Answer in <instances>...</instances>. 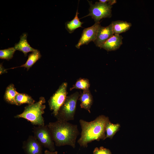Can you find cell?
<instances>
[{"label":"cell","instance_id":"cell-22","mask_svg":"<svg viewBox=\"0 0 154 154\" xmlns=\"http://www.w3.org/2000/svg\"><path fill=\"white\" fill-rule=\"evenodd\" d=\"M93 154H112V153L109 149L101 146L99 148H95L93 151Z\"/></svg>","mask_w":154,"mask_h":154},{"label":"cell","instance_id":"cell-17","mask_svg":"<svg viewBox=\"0 0 154 154\" xmlns=\"http://www.w3.org/2000/svg\"><path fill=\"white\" fill-rule=\"evenodd\" d=\"M41 56V55L40 51L37 49L29 54L28 59L25 64L19 67H24L26 68L28 70L40 58Z\"/></svg>","mask_w":154,"mask_h":154},{"label":"cell","instance_id":"cell-7","mask_svg":"<svg viewBox=\"0 0 154 154\" xmlns=\"http://www.w3.org/2000/svg\"><path fill=\"white\" fill-rule=\"evenodd\" d=\"M67 84L66 82H63L48 101L49 108L55 117L67 97Z\"/></svg>","mask_w":154,"mask_h":154},{"label":"cell","instance_id":"cell-25","mask_svg":"<svg viewBox=\"0 0 154 154\" xmlns=\"http://www.w3.org/2000/svg\"><path fill=\"white\" fill-rule=\"evenodd\" d=\"M44 154H58V152L57 151H51L46 150L45 151Z\"/></svg>","mask_w":154,"mask_h":154},{"label":"cell","instance_id":"cell-18","mask_svg":"<svg viewBox=\"0 0 154 154\" xmlns=\"http://www.w3.org/2000/svg\"><path fill=\"white\" fill-rule=\"evenodd\" d=\"M120 127L119 123L114 124L109 120L106 125V137L107 138L112 139L116 132L119 130Z\"/></svg>","mask_w":154,"mask_h":154},{"label":"cell","instance_id":"cell-23","mask_svg":"<svg viewBox=\"0 0 154 154\" xmlns=\"http://www.w3.org/2000/svg\"><path fill=\"white\" fill-rule=\"evenodd\" d=\"M99 2L101 3H108L112 5L116 3L117 1L116 0H99Z\"/></svg>","mask_w":154,"mask_h":154},{"label":"cell","instance_id":"cell-24","mask_svg":"<svg viewBox=\"0 0 154 154\" xmlns=\"http://www.w3.org/2000/svg\"><path fill=\"white\" fill-rule=\"evenodd\" d=\"M7 70L5 69L3 66L2 63H1L0 64V74H2L3 73H7Z\"/></svg>","mask_w":154,"mask_h":154},{"label":"cell","instance_id":"cell-20","mask_svg":"<svg viewBox=\"0 0 154 154\" xmlns=\"http://www.w3.org/2000/svg\"><path fill=\"white\" fill-rule=\"evenodd\" d=\"M90 86L88 79L85 78H80L76 82L75 84L70 89V91L74 89H81L83 90H89Z\"/></svg>","mask_w":154,"mask_h":154},{"label":"cell","instance_id":"cell-16","mask_svg":"<svg viewBox=\"0 0 154 154\" xmlns=\"http://www.w3.org/2000/svg\"><path fill=\"white\" fill-rule=\"evenodd\" d=\"M78 9L74 19L70 21L66 22L65 24V28L70 33H72L76 29L82 27L83 22L80 21L78 17Z\"/></svg>","mask_w":154,"mask_h":154},{"label":"cell","instance_id":"cell-5","mask_svg":"<svg viewBox=\"0 0 154 154\" xmlns=\"http://www.w3.org/2000/svg\"><path fill=\"white\" fill-rule=\"evenodd\" d=\"M88 1L90 5L89 13L84 17L91 16L94 19L95 23L100 22L103 18L112 17V5L99 2H96L93 4L92 1Z\"/></svg>","mask_w":154,"mask_h":154},{"label":"cell","instance_id":"cell-15","mask_svg":"<svg viewBox=\"0 0 154 154\" xmlns=\"http://www.w3.org/2000/svg\"><path fill=\"white\" fill-rule=\"evenodd\" d=\"M18 93L14 84H10L6 88L4 99L6 102L9 104L17 105L15 97Z\"/></svg>","mask_w":154,"mask_h":154},{"label":"cell","instance_id":"cell-3","mask_svg":"<svg viewBox=\"0 0 154 154\" xmlns=\"http://www.w3.org/2000/svg\"><path fill=\"white\" fill-rule=\"evenodd\" d=\"M45 98H39V100L34 103L26 106L22 113L15 116V118H23L29 121L33 125L41 126L45 125L42 116L46 106Z\"/></svg>","mask_w":154,"mask_h":154},{"label":"cell","instance_id":"cell-12","mask_svg":"<svg viewBox=\"0 0 154 154\" xmlns=\"http://www.w3.org/2000/svg\"><path fill=\"white\" fill-rule=\"evenodd\" d=\"M27 33H23L20 37L19 42L15 44L14 47L16 50H18L23 52L25 56H27L28 52H33L37 50L32 47L28 43L27 40Z\"/></svg>","mask_w":154,"mask_h":154},{"label":"cell","instance_id":"cell-8","mask_svg":"<svg viewBox=\"0 0 154 154\" xmlns=\"http://www.w3.org/2000/svg\"><path fill=\"white\" fill-rule=\"evenodd\" d=\"M100 22L95 23L92 26L84 29L81 37L75 46L78 48L83 45L87 44L91 41L93 42L96 38Z\"/></svg>","mask_w":154,"mask_h":154},{"label":"cell","instance_id":"cell-1","mask_svg":"<svg viewBox=\"0 0 154 154\" xmlns=\"http://www.w3.org/2000/svg\"><path fill=\"white\" fill-rule=\"evenodd\" d=\"M109 120V117L104 115L99 116L90 122L80 119L82 131L80 137L77 141L80 145L87 147L88 143L92 141L105 139L106 125Z\"/></svg>","mask_w":154,"mask_h":154},{"label":"cell","instance_id":"cell-2","mask_svg":"<svg viewBox=\"0 0 154 154\" xmlns=\"http://www.w3.org/2000/svg\"><path fill=\"white\" fill-rule=\"evenodd\" d=\"M47 125L56 146L68 145L75 148L76 139L79 133L77 125L57 120L49 123Z\"/></svg>","mask_w":154,"mask_h":154},{"label":"cell","instance_id":"cell-13","mask_svg":"<svg viewBox=\"0 0 154 154\" xmlns=\"http://www.w3.org/2000/svg\"><path fill=\"white\" fill-rule=\"evenodd\" d=\"M79 100L81 102V108L86 110L90 113V109L93 103V98L89 90H83L80 95Z\"/></svg>","mask_w":154,"mask_h":154},{"label":"cell","instance_id":"cell-10","mask_svg":"<svg viewBox=\"0 0 154 154\" xmlns=\"http://www.w3.org/2000/svg\"><path fill=\"white\" fill-rule=\"evenodd\" d=\"M114 34L112 24L104 27L100 24L96 40L94 42L97 47L101 46Z\"/></svg>","mask_w":154,"mask_h":154},{"label":"cell","instance_id":"cell-14","mask_svg":"<svg viewBox=\"0 0 154 154\" xmlns=\"http://www.w3.org/2000/svg\"><path fill=\"white\" fill-rule=\"evenodd\" d=\"M114 34H119L128 31L132 26L130 23L126 21L117 20L111 23Z\"/></svg>","mask_w":154,"mask_h":154},{"label":"cell","instance_id":"cell-19","mask_svg":"<svg viewBox=\"0 0 154 154\" xmlns=\"http://www.w3.org/2000/svg\"><path fill=\"white\" fill-rule=\"evenodd\" d=\"M15 100L17 106L25 104L29 105L35 103V100L29 95L25 93L19 92L15 96Z\"/></svg>","mask_w":154,"mask_h":154},{"label":"cell","instance_id":"cell-11","mask_svg":"<svg viewBox=\"0 0 154 154\" xmlns=\"http://www.w3.org/2000/svg\"><path fill=\"white\" fill-rule=\"evenodd\" d=\"M123 37L119 34H114L100 47L107 51H114L119 49L122 44Z\"/></svg>","mask_w":154,"mask_h":154},{"label":"cell","instance_id":"cell-9","mask_svg":"<svg viewBox=\"0 0 154 154\" xmlns=\"http://www.w3.org/2000/svg\"><path fill=\"white\" fill-rule=\"evenodd\" d=\"M42 146L34 136L30 135L23 143L25 154H42Z\"/></svg>","mask_w":154,"mask_h":154},{"label":"cell","instance_id":"cell-21","mask_svg":"<svg viewBox=\"0 0 154 154\" xmlns=\"http://www.w3.org/2000/svg\"><path fill=\"white\" fill-rule=\"evenodd\" d=\"M14 47L0 50V58L9 60L11 59L16 51Z\"/></svg>","mask_w":154,"mask_h":154},{"label":"cell","instance_id":"cell-6","mask_svg":"<svg viewBox=\"0 0 154 154\" xmlns=\"http://www.w3.org/2000/svg\"><path fill=\"white\" fill-rule=\"evenodd\" d=\"M33 131L34 136L42 146L51 151H55V143L47 125L34 126Z\"/></svg>","mask_w":154,"mask_h":154},{"label":"cell","instance_id":"cell-4","mask_svg":"<svg viewBox=\"0 0 154 154\" xmlns=\"http://www.w3.org/2000/svg\"><path fill=\"white\" fill-rule=\"evenodd\" d=\"M80 95L77 92L67 97L56 117L57 120L68 121L74 119L77 102Z\"/></svg>","mask_w":154,"mask_h":154}]
</instances>
